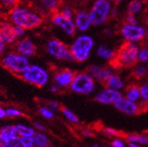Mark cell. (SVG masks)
Masks as SVG:
<instances>
[{"instance_id": "6da1fadb", "label": "cell", "mask_w": 148, "mask_h": 147, "mask_svg": "<svg viewBox=\"0 0 148 147\" xmlns=\"http://www.w3.org/2000/svg\"><path fill=\"white\" fill-rule=\"evenodd\" d=\"M139 48L132 42H125L111 59V65L115 68H129L135 66L138 60Z\"/></svg>"}, {"instance_id": "7a4b0ae2", "label": "cell", "mask_w": 148, "mask_h": 147, "mask_svg": "<svg viewBox=\"0 0 148 147\" xmlns=\"http://www.w3.org/2000/svg\"><path fill=\"white\" fill-rule=\"evenodd\" d=\"M11 19L14 25L25 29H33L42 23V19L38 14L25 8H14L11 12Z\"/></svg>"}, {"instance_id": "3957f363", "label": "cell", "mask_w": 148, "mask_h": 147, "mask_svg": "<svg viewBox=\"0 0 148 147\" xmlns=\"http://www.w3.org/2000/svg\"><path fill=\"white\" fill-rule=\"evenodd\" d=\"M94 46L93 39L88 35H80L74 41L71 47V51L77 62H84L88 58Z\"/></svg>"}, {"instance_id": "277c9868", "label": "cell", "mask_w": 148, "mask_h": 147, "mask_svg": "<svg viewBox=\"0 0 148 147\" xmlns=\"http://www.w3.org/2000/svg\"><path fill=\"white\" fill-rule=\"evenodd\" d=\"M110 12L111 4L109 0H97L90 11V14H88L91 25H100L104 24L108 19Z\"/></svg>"}, {"instance_id": "5b68a950", "label": "cell", "mask_w": 148, "mask_h": 147, "mask_svg": "<svg viewBox=\"0 0 148 147\" xmlns=\"http://www.w3.org/2000/svg\"><path fill=\"white\" fill-rule=\"evenodd\" d=\"M22 77L25 81L40 88L46 85L49 80L48 72L38 65H29L22 73Z\"/></svg>"}, {"instance_id": "8992f818", "label": "cell", "mask_w": 148, "mask_h": 147, "mask_svg": "<svg viewBox=\"0 0 148 147\" xmlns=\"http://www.w3.org/2000/svg\"><path fill=\"white\" fill-rule=\"evenodd\" d=\"M2 65L3 67L13 73H23L30 64H29L27 57L12 53L3 58Z\"/></svg>"}, {"instance_id": "52a82bcc", "label": "cell", "mask_w": 148, "mask_h": 147, "mask_svg": "<svg viewBox=\"0 0 148 147\" xmlns=\"http://www.w3.org/2000/svg\"><path fill=\"white\" fill-rule=\"evenodd\" d=\"M95 83L93 78L87 73H78L73 78V80L71 84V89L72 91L87 95L94 90Z\"/></svg>"}, {"instance_id": "ba28073f", "label": "cell", "mask_w": 148, "mask_h": 147, "mask_svg": "<svg viewBox=\"0 0 148 147\" xmlns=\"http://www.w3.org/2000/svg\"><path fill=\"white\" fill-rule=\"evenodd\" d=\"M47 51L51 56L58 60H65L69 62H72L74 60L71 50L59 40H50L47 43Z\"/></svg>"}, {"instance_id": "9c48e42d", "label": "cell", "mask_w": 148, "mask_h": 147, "mask_svg": "<svg viewBox=\"0 0 148 147\" xmlns=\"http://www.w3.org/2000/svg\"><path fill=\"white\" fill-rule=\"evenodd\" d=\"M121 34L129 42H136L142 40L145 34L146 30L137 25H127L125 24L121 28Z\"/></svg>"}, {"instance_id": "30bf717a", "label": "cell", "mask_w": 148, "mask_h": 147, "mask_svg": "<svg viewBox=\"0 0 148 147\" xmlns=\"http://www.w3.org/2000/svg\"><path fill=\"white\" fill-rule=\"evenodd\" d=\"M51 21H53V25L61 27L69 35H73L76 32L75 23L71 20V18L63 16L62 14H55Z\"/></svg>"}, {"instance_id": "8fae6325", "label": "cell", "mask_w": 148, "mask_h": 147, "mask_svg": "<svg viewBox=\"0 0 148 147\" xmlns=\"http://www.w3.org/2000/svg\"><path fill=\"white\" fill-rule=\"evenodd\" d=\"M121 98L122 95L119 91L108 88V89L103 90L99 92L96 95L95 99L96 101L101 103V104H112V103H115L116 100Z\"/></svg>"}, {"instance_id": "7c38bea8", "label": "cell", "mask_w": 148, "mask_h": 147, "mask_svg": "<svg viewBox=\"0 0 148 147\" xmlns=\"http://www.w3.org/2000/svg\"><path fill=\"white\" fill-rule=\"evenodd\" d=\"M114 105L116 108H117L119 111L127 115H136L140 112V108L136 103L134 101L127 99V98H119L114 103Z\"/></svg>"}, {"instance_id": "4fadbf2b", "label": "cell", "mask_w": 148, "mask_h": 147, "mask_svg": "<svg viewBox=\"0 0 148 147\" xmlns=\"http://www.w3.org/2000/svg\"><path fill=\"white\" fill-rule=\"evenodd\" d=\"M0 38L5 43H13L17 38L14 26L9 23H3L0 25Z\"/></svg>"}, {"instance_id": "5bb4252c", "label": "cell", "mask_w": 148, "mask_h": 147, "mask_svg": "<svg viewBox=\"0 0 148 147\" xmlns=\"http://www.w3.org/2000/svg\"><path fill=\"white\" fill-rule=\"evenodd\" d=\"M88 74H90L93 79H96L100 82L105 83L107 79L112 74L108 69L102 68L98 65H92L88 68Z\"/></svg>"}, {"instance_id": "9a60e30c", "label": "cell", "mask_w": 148, "mask_h": 147, "mask_svg": "<svg viewBox=\"0 0 148 147\" xmlns=\"http://www.w3.org/2000/svg\"><path fill=\"white\" fill-rule=\"evenodd\" d=\"M16 50L20 54L25 57H30L36 53V46L31 40L23 39L17 42Z\"/></svg>"}, {"instance_id": "2e32d148", "label": "cell", "mask_w": 148, "mask_h": 147, "mask_svg": "<svg viewBox=\"0 0 148 147\" xmlns=\"http://www.w3.org/2000/svg\"><path fill=\"white\" fill-rule=\"evenodd\" d=\"M75 76L74 72L71 70H62L56 73L55 75V82L62 87H69L71 86L73 78Z\"/></svg>"}, {"instance_id": "e0dca14e", "label": "cell", "mask_w": 148, "mask_h": 147, "mask_svg": "<svg viewBox=\"0 0 148 147\" xmlns=\"http://www.w3.org/2000/svg\"><path fill=\"white\" fill-rule=\"evenodd\" d=\"M91 25V22L88 16V14L86 12H79L76 14V18H75V25L79 29V31L84 32L87 31L88 28H90Z\"/></svg>"}, {"instance_id": "ac0fdd59", "label": "cell", "mask_w": 148, "mask_h": 147, "mask_svg": "<svg viewBox=\"0 0 148 147\" xmlns=\"http://www.w3.org/2000/svg\"><path fill=\"white\" fill-rule=\"evenodd\" d=\"M16 136H18V132L14 126H6L0 130V138L3 144Z\"/></svg>"}, {"instance_id": "d6986e66", "label": "cell", "mask_w": 148, "mask_h": 147, "mask_svg": "<svg viewBox=\"0 0 148 147\" xmlns=\"http://www.w3.org/2000/svg\"><path fill=\"white\" fill-rule=\"evenodd\" d=\"M108 88L109 89H113V90H120L124 87V81L121 79L120 77H118L116 75L111 74L105 81L104 83Z\"/></svg>"}, {"instance_id": "ffe728a7", "label": "cell", "mask_w": 148, "mask_h": 147, "mask_svg": "<svg viewBox=\"0 0 148 147\" xmlns=\"http://www.w3.org/2000/svg\"><path fill=\"white\" fill-rule=\"evenodd\" d=\"M125 97L131 101H137L140 98V89L135 84L128 86L125 90Z\"/></svg>"}, {"instance_id": "44dd1931", "label": "cell", "mask_w": 148, "mask_h": 147, "mask_svg": "<svg viewBox=\"0 0 148 147\" xmlns=\"http://www.w3.org/2000/svg\"><path fill=\"white\" fill-rule=\"evenodd\" d=\"M33 138H34V145L38 146V147L48 146V144L50 143L48 136L42 133H35L34 135Z\"/></svg>"}, {"instance_id": "7402d4cb", "label": "cell", "mask_w": 148, "mask_h": 147, "mask_svg": "<svg viewBox=\"0 0 148 147\" xmlns=\"http://www.w3.org/2000/svg\"><path fill=\"white\" fill-rule=\"evenodd\" d=\"M97 53L100 58L106 59V60H111L115 55V53L113 51V50H111L110 48H108L105 45H100L98 48Z\"/></svg>"}, {"instance_id": "603a6c76", "label": "cell", "mask_w": 148, "mask_h": 147, "mask_svg": "<svg viewBox=\"0 0 148 147\" xmlns=\"http://www.w3.org/2000/svg\"><path fill=\"white\" fill-rule=\"evenodd\" d=\"M143 7V3L140 0H132L127 5V12L128 14H136L141 11Z\"/></svg>"}, {"instance_id": "cb8c5ba5", "label": "cell", "mask_w": 148, "mask_h": 147, "mask_svg": "<svg viewBox=\"0 0 148 147\" xmlns=\"http://www.w3.org/2000/svg\"><path fill=\"white\" fill-rule=\"evenodd\" d=\"M127 141L136 143L137 144H148V136L142 135H129L127 137Z\"/></svg>"}, {"instance_id": "d4e9b609", "label": "cell", "mask_w": 148, "mask_h": 147, "mask_svg": "<svg viewBox=\"0 0 148 147\" xmlns=\"http://www.w3.org/2000/svg\"><path fill=\"white\" fill-rule=\"evenodd\" d=\"M16 129L21 136H34V135L35 134L34 128L24 126V124H17Z\"/></svg>"}, {"instance_id": "484cf974", "label": "cell", "mask_w": 148, "mask_h": 147, "mask_svg": "<svg viewBox=\"0 0 148 147\" xmlns=\"http://www.w3.org/2000/svg\"><path fill=\"white\" fill-rule=\"evenodd\" d=\"M133 76H134L135 79H140L144 78L146 73H147V68L145 66H143V65H138L135 68V70H133Z\"/></svg>"}, {"instance_id": "4316f807", "label": "cell", "mask_w": 148, "mask_h": 147, "mask_svg": "<svg viewBox=\"0 0 148 147\" xmlns=\"http://www.w3.org/2000/svg\"><path fill=\"white\" fill-rule=\"evenodd\" d=\"M41 2L46 9L51 11L56 10L59 6L58 0H41Z\"/></svg>"}, {"instance_id": "83f0119b", "label": "cell", "mask_w": 148, "mask_h": 147, "mask_svg": "<svg viewBox=\"0 0 148 147\" xmlns=\"http://www.w3.org/2000/svg\"><path fill=\"white\" fill-rule=\"evenodd\" d=\"M62 111L64 116H65L66 118H67L69 121H71V123H75V124L79 123V118H78V116H77L75 114H74L73 112H71L70 109L66 108V107H63V108L62 109Z\"/></svg>"}, {"instance_id": "f1b7e54d", "label": "cell", "mask_w": 148, "mask_h": 147, "mask_svg": "<svg viewBox=\"0 0 148 147\" xmlns=\"http://www.w3.org/2000/svg\"><path fill=\"white\" fill-rule=\"evenodd\" d=\"M2 146H5V147H20V146H22L21 139H20V137L16 136V137L11 139V140L4 143L2 144Z\"/></svg>"}, {"instance_id": "f546056e", "label": "cell", "mask_w": 148, "mask_h": 147, "mask_svg": "<svg viewBox=\"0 0 148 147\" xmlns=\"http://www.w3.org/2000/svg\"><path fill=\"white\" fill-rule=\"evenodd\" d=\"M21 143L22 146L24 147H33L34 145L33 136H21Z\"/></svg>"}, {"instance_id": "4dcf8cb0", "label": "cell", "mask_w": 148, "mask_h": 147, "mask_svg": "<svg viewBox=\"0 0 148 147\" xmlns=\"http://www.w3.org/2000/svg\"><path fill=\"white\" fill-rule=\"evenodd\" d=\"M138 61L141 62H148V47L143 48L139 51L138 53Z\"/></svg>"}, {"instance_id": "1f68e13d", "label": "cell", "mask_w": 148, "mask_h": 147, "mask_svg": "<svg viewBox=\"0 0 148 147\" xmlns=\"http://www.w3.org/2000/svg\"><path fill=\"white\" fill-rule=\"evenodd\" d=\"M140 97L144 101L148 103V84H145L140 87Z\"/></svg>"}, {"instance_id": "d6a6232c", "label": "cell", "mask_w": 148, "mask_h": 147, "mask_svg": "<svg viewBox=\"0 0 148 147\" xmlns=\"http://www.w3.org/2000/svg\"><path fill=\"white\" fill-rule=\"evenodd\" d=\"M23 115L20 110L16 109V108H9L5 110V116H9V117H16V116H21Z\"/></svg>"}, {"instance_id": "836d02e7", "label": "cell", "mask_w": 148, "mask_h": 147, "mask_svg": "<svg viewBox=\"0 0 148 147\" xmlns=\"http://www.w3.org/2000/svg\"><path fill=\"white\" fill-rule=\"evenodd\" d=\"M40 113L45 117V118H48V119H51L53 117V112L51 111V110L47 107H41L40 108Z\"/></svg>"}, {"instance_id": "e575fe53", "label": "cell", "mask_w": 148, "mask_h": 147, "mask_svg": "<svg viewBox=\"0 0 148 147\" xmlns=\"http://www.w3.org/2000/svg\"><path fill=\"white\" fill-rule=\"evenodd\" d=\"M125 23L127 25H137V20L133 14H128L125 18Z\"/></svg>"}, {"instance_id": "d590c367", "label": "cell", "mask_w": 148, "mask_h": 147, "mask_svg": "<svg viewBox=\"0 0 148 147\" xmlns=\"http://www.w3.org/2000/svg\"><path fill=\"white\" fill-rule=\"evenodd\" d=\"M14 31H16V35H17V37H19V36H22V35H24L25 33V28H24V27H22V26H20V25H14Z\"/></svg>"}, {"instance_id": "8d00e7d4", "label": "cell", "mask_w": 148, "mask_h": 147, "mask_svg": "<svg viewBox=\"0 0 148 147\" xmlns=\"http://www.w3.org/2000/svg\"><path fill=\"white\" fill-rule=\"evenodd\" d=\"M105 133L108 134V135H111V136H116L119 135V132L115 130V129H111V128H106L105 129Z\"/></svg>"}, {"instance_id": "74e56055", "label": "cell", "mask_w": 148, "mask_h": 147, "mask_svg": "<svg viewBox=\"0 0 148 147\" xmlns=\"http://www.w3.org/2000/svg\"><path fill=\"white\" fill-rule=\"evenodd\" d=\"M62 14H63V16H67L69 18H71L72 17V11L69 8V7H65V8H63Z\"/></svg>"}, {"instance_id": "f35d334b", "label": "cell", "mask_w": 148, "mask_h": 147, "mask_svg": "<svg viewBox=\"0 0 148 147\" xmlns=\"http://www.w3.org/2000/svg\"><path fill=\"white\" fill-rule=\"evenodd\" d=\"M111 144H112V146H114V147H124L125 146L124 142L121 141L120 139H116V140H114L112 142Z\"/></svg>"}, {"instance_id": "ab89813d", "label": "cell", "mask_w": 148, "mask_h": 147, "mask_svg": "<svg viewBox=\"0 0 148 147\" xmlns=\"http://www.w3.org/2000/svg\"><path fill=\"white\" fill-rule=\"evenodd\" d=\"M17 0H1V2L5 5V6H13L16 5Z\"/></svg>"}, {"instance_id": "60d3db41", "label": "cell", "mask_w": 148, "mask_h": 147, "mask_svg": "<svg viewBox=\"0 0 148 147\" xmlns=\"http://www.w3.org/2000/svg\"><path fill=\"white\" fill-rule=\"evenodd\" d=\"M50 107L51 108V111H57V110L59 109V105L57 104L56 102H54V101L50 103Z\"/></svg>"}, {"instance_id": "b9f144b4", "label": "cell", "mask_w": 148, "mask_h": 147, "mask_svg": "<svg viewBox=\"0 0 148 147\" xmlns=\"http://www.w3.org/2000/svg\"><path fill=\"white\" fill-rule=\"evenodd\" d=\"M34 126H35L37 129H38V130H41V131L45 130V126H43L42 124L41 123H39V122H34Z\"/></svg>"}, {"instance_id": "7bdbcfd3", "label": "cell", "mask_w": 148, "mask_h": 147, "mask_svg": "<svg viewBox=\"0 0 148 147\" xmlns=\"http://www.w3.org/2000/svg\"><path fill=\"white\" fill-rule=\"evenodd\" d=\"M5 50V42L4 41L0 38V54H1Z\"/></svg>"}, {"instance_id": "ee69618b", "label": "cell", "mask_w": 148, "mask_h": 147, "mask_svg": "<svg viewBox=\"0 0 148 147\" xmlns=\"http://www.w3.org/2000/svg\"><path fill=\"white\" fill-rule=\"evenodd\" d=\"M5 116V110L0 107V119L1 118H4V117Z\"/></svg>"}, {"instance_id": "f6af8a7d", "label": "cell", "mask_w": 148, "mask_h": 147, "mask_svg": "<svg viewBox=\"0 0 148 147\" xmlns=\"http://www.w3.org/2000/svg\"><path fill=\"white\" fill-rule=\"evenodd\" d=\"M51 91H53V92H58L59 91V87L58 86H51Z\"/></svg>"}, {"instance_id": "bcb514c9", "label": "cell", "mask_w": 148, "mask_h": 147, "mask_svg": "<svg viewBox=\"0 0 148 147\" xmlns=\"http://www.w3.org/2000/svg\"><path fill=\"white\" fill-rule=\"evenodd\" d=\"M83 134L86 136H90V135H92V133H91L90 130H83Z\"/></svg>"}, {"instance_id": "7dc6e473", "label": "cell", "mask_w": 148, "mask_h": 147, "mask_svg": "<svg viewBox=\"0 0 148 147\" xmlns=\"http://www.w3.org/2000/svg\"><path fill=\"white\" fill-rule=\"evenodd\" d=\"M105 34H107L108 35H111L112 34V32H111V30H109V29H107V30L105 31Z\"/></svg>"}, {"instance_id": "c3c4849f", "label": "cell", "mask_w": 148, "mask_h": 147, "mask_svg": "<svg viewBox=\"0 0 148 147\" xmlns=\"http://www.w3.org/2000/svg\"><path fill=\"white\" fill-rule=\"evenodd\" d=\"M114 2H116V3H119V2H122L123 0H113Z\"/></svg>"}, {"instance_id": "681fc988", "label": "cell", "mask_w": 148, "mask_h": 147, "mask_svg": "<svg viewBox=\"0 0 148 147\" xmlns=\"http://www.w3.org/2000/svg\"><path fill=\"white\" fill-rule=\"evenodd\" d=\"M146 45L148 47V34H146Z\"/></svg>"}, {"instance_id": "f907efd6", "label": "cell", "mask_w": 148, "mask_h": 147, "mask_svg": "<svg viewBox=\"0 0 148 147\" xmlns=\"http://www.w3.org/2000/svg\"><path fill=\"white\" fill-rule=\"evenodd\" d=\"M3 143H2V140H1V138H0V146H2Z\"/></svg>"}, {"instance_id": "816d5d0a", "label": "cell", "mask_w": 148, "mask_h": 147, "mask_svg": "<svg viewBox=\"0 0 148 147\" xmlns=\"http://www.w3.org/2000/svg\"><path fill=\"white\" fill-rule=\"evenodd\" d=\"M145 1H148V0H145Z\"/></svg>"}, {"instance_id": "f5cc1de1", "label": "cell", "mask_w": 148, "mask_h": 147, "mask_svg": "<svg viewBox=\"0 0 148 147\" xmlns=\"http://www.w3.org/2000/svg\"><path fill=\"white\" fill-rule=\"evenodd\" d=\"M147 81H148V79H147Z\"/></svg>"}]
</instances>
